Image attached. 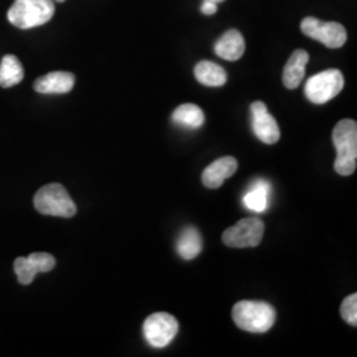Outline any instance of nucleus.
<instances>
[{"label": "nucleus", "mask_w": 357, "mask_h": 357, "mask_svg": "<svg viewBox=\"0 0 357 357\" xmlns=\"http://www.w3.org/2000/svg\"><path fill=\"white\" fill-rule=\"evenodd\" d=\"M336 149L335 171L342 176H349L356 169L357 123L352 119H342L332 132Z\"/></svg>", "instance_id": "obj_1"}, {"label": "nucleus", "mask_w": 357, "mask_h": 357, "mask_svg": "<svg viewBox=\"0 0 357 357\" xmlns=\"http://www.w3.org/2000/svg\"><path fill=\"white\" fill-rule=\"evenodd\" d=\"M231 318L234 324L243 331L264 333L274 326L277 312L266 302L241 301L233 307Z\"/></svg>", "instance_id": "obj_2"}, {"label": "nucleus", "mask_w": 357, "mask_h": 357, "mask_svg": "<svg viewBox=\"0 0 357 357\" xmlns=\"http://www.w3.org/2000/svg\"><path fill=\"white\" fill-rule=\"evenodd\" d=\"M56 11L53 0H15L8 10V20L20 29L47 24Z\"/></svg>", "instance_id": "obj_3"}, {"label": "nucleus", "mask_w": 357, "mask_h": 357, "mask_svg": "<svg viewBox=\"0 0 357 357\" xmlns=\"http://www.w3.org/2000/svg\"><path fill=\"white\" fill-rule=\"evenodd\" d=\"M33 204L38 213L45 216L70 218L77 213V206L69 196L64 185L51 183L41 187L33 199Z\"/></svg>", "instance_id": "obj_4"}, {"label": "nucleus", "mask_w": 357, "mask_h": 357, "mask_svg": "<svg viewBox=\"0 0 357 357\" xmlns=\"http://www.w3.org/2000/svg\"><path fill=\"white\" fill-rule=\"evenodd\" d=\"M344 88V76L337 69H327L307 81L305 93L310 102L323 105L333 100Z\"/></svg>", "instance_id": "obj_5"}, {"label": "nucleus", "mask_w": 357, "mask_h": 357, "mask_svg": "<svg viewBox=\"0 0 357 357\" xmlns=\"http://www.w3.org/2000/svg\"><path fill=\"white\" fill-rule=\"evenodd\" d=\"M265 233V224L258 217H248L240 220L222 233V243L229 248H255Z\"/></svg>", "instance_id": "obj_6"}, {"label": "nucleus", "mask_w": 357, "mask_h": 357, "mask_svg": "<svg viewBox=\"0 0 357 357\" xmlns=\"http://www.w3.org/2000/svg\"><path fill=\"white\" fill-rule=\"evenodd\" d=\"M302 32L310 38L324 44L327 48H342L347 41L344 26L336 22H321L317 17H305L301 24Z\"/></svg>", "instance_id": "obj_7"}, {"label": "nucleus", "mask_w": 357, "mask_h": 357, "mask_svg": "<svg viewBox=\"0 0 357 357\" xmlns=\"http://www.w3.org/2000/svg\"><path fill=\"white\" fill-rule=\"evenodd\" d=\"M178 331V320L167 312H155L143 324L144 337L153 348H165L174 340Z\"/></svg>", "instance_id": "obj_8"}, {"label": "nucleus", "mask_w": 357, "mask_h": 357, "mask_svg": "<svg viewBox=\"0 0 357 357\" xmlns=\"http://www.w3.org/2000/svg\"><path fill=\"white\" fill-rule=\"evenodd\" d=\"M54 266L56 259L50 253H32L28 257H19L13 264L17 281L24 286L31 284L38 273H48Z\"/></svg>", "instance_id": "obj_9"}, {"label": "nucleus", "mask_w": 357, "mask_h": 357, "mask_svg": "<svg viewBox=\"0 0 357 357\" xmlns=\"http://www.w3.org/2000/svg\"><path fill=\"white\" fill-rule=\"evenodd\" d=\"M252 128L255 135L266 144H274L281 138V130L275 118L268 113V106L261 101H255L250 106Z\"/></svg>", "instance_id": "obj_10"}, {"label": "nucleus", "mask_w": 357, "mask_h": 357, "mask_svg": "<svg viewBox=\"0 0 357 357\" xmlns=\"http://www.w3.org/2000/svg\"><path fill=\"white\" fill-rule=\"evenodd\" d=\"M237 168L238 163L233 156L220 158L203 171V184L209 190H217L224 184L227 178L233 176L237 172Z\"/></svg>", "instance_id": "obj_11"}, {"label": "nucleus", "mask_w": 357, "mask_h": 357, "mask_svg": "<svg viewBox=\"0 0 357 357\" xmlns=\"http://www.w3.org/2000/svg\"><path fill=\"white\" fill-rule=\"evenodd\" d=\"M76 77L69 72H52L45 76L38 77L33 88L41 94H65L73 89Z\"/></svg>", "instance_id": "obj_12"}, {"label": "nucleus", "mask_w": 357, "mask_h": 357, "mask_svg": "<svg viewBox=\"0 0 357 357\" xmlns=\"http://www.w3.org/2000/svg\"><path fill=\"white\" fill-rule=\"evenodd\" d=\"M308 60H310V56L305 50H296L290 56V59L284 65L283 76H282L283 85L287 89H296L302 84L306 75V65Z\"/></svg>", "instance_id": "obj_13"}, {"label": "nucleus", "mask_w": 357, "mask_h": 357, "mask_svg": "<svg viewBox=\"0 0 357 357\" xmlns=\"http://www.w3.org/2000/svg\"><path fill=\"white\" fill-rule=\"evenodd\" d=\"M217 56L227 61H237L245 52V40L237 29H230L218 38L215 44Z\"/></svg>", "instance_id": "obj_14"}, {"label": "nucleus", "mask_w": 357, "mask_h": 357, "mask_svg": "<svg viewBox=\"0 0 357 357\" xmlns=\"http://www.w3.org/2000/svg\"><path fill=\"white\" fill-rule=\"evenodd\" d=\"M176 250L183 259H193L203 250V238L195 227H187L181 230L176 243Z\"/></svg>", "instance_id": "obj_15"}, {"label": "nucleus", "mask_w": 357, "mask_h": 357, "mask_svg": "<svg viewBox=\"0 0 357 357\" xmlns=\"http://www.w3.org/2000/svg\"><path fill=\"white\" fill-rule=\"evenodd\" d=\"M195 77L202 85L211 88H220L225 85L228 81V75L225 69L212 61H200L196 65Z\"/></svg>", "instance_id": "obj_16"}, {"label": "nucleus", "mask_w": 357, "mask_h": 357, "mask_svg": "<svg viewBox=\"0 0 357 357\" xmlns=\"http://www.w3.org/2000/svg\"><path fill=\"white\" fill-rule=\"evenodd\" d=\"M24 78V69L19 59L13 54H7L0 61V86L13 88Z\"/></svg>", "instance_id": "obj_17"}, {"label": "nucleus", "mask_w": 357, "mask_h": 357, "mask_svg": "<svg viewBox=\"0 0 357 357\" xmlns=\"http://www.w3.org/2000/svg\"><path fill=\"white\" fill-rule=\"evenodd\" d=\"M172 121L181 128L196 130L204 125L205 115L197 105L184 103L176 107V110L172 113Z\"/></svg>", "instance_id": "obj_18"}, {"label": "nucleus", "mask_w": 357, "mask_h": 357, "mask_svg": "<svg viewBox=\"0 0 357 357\" xmlns=\"http://www.w3.org/2000/svg\"><path fill=\"white\" fill-rule=\"evenodd\" d=\"M268 195H270V185L268 181L257 180L250 187L249 192L245 195L243 204L252 212L262 213L268 209Z\"/></svg>", "instance_id": "obj_19"}, {"label": "nucleus", "mask_w": 357, "mask_h": 357, "mask_svg": "<svg viewBox=\"0 0 357 357\" xmlns=\"http://www.w3.org/2000/svg\"><path fill=\"white\" fill-rule=\"evenodd\" d=\"M342 318L351 326H357V294H351L345 298L340 306Z\"/></svg>", "instance_id": "obj_20"}, {"label": "nucleus", "mask_w": 357, "mask_h": 357, "mask_svg": "<svg viewBox=\"0 0 357 357\" xmlns=\"http://www.w3.org/2000/svg\"><path fill=\"white\" fill-rule=\"evenodd\" d=\"M202 13H204V15H208V16L215 15V13H217L216 3H212V1L205 0L204 3L202 4Z\"/></svg>", "instance_id": "obj_21"}, {"label": "nucleus", "mask_w": 357, "mask_h": 357, "mask_svg": "<svg viewBox=\"0 0 357 357\" xmlns=\"http://www.w3.org/2000/svg\"><path fill=\"white\" fill-rule=\"evenodd\" d=\"M208 1H212V3H216V4H218V3H222L224 0H208Z\"/></svg>", "instance_id": "obj_22"}, {"label": "nucleus", "mask_w": 357, "mask_h": 357, "mask_svg": "<svg viewBox=\"0 0 357 357\" xmlns=\"http://www.w3.org/2000/svg\"><path fill=\"white\" fill-rule=\"evenodd\" d=\"M53 1H59V3H63L65 0H53Z\"/></svg>", "instance_id": "obj_23"}]
</instances>
